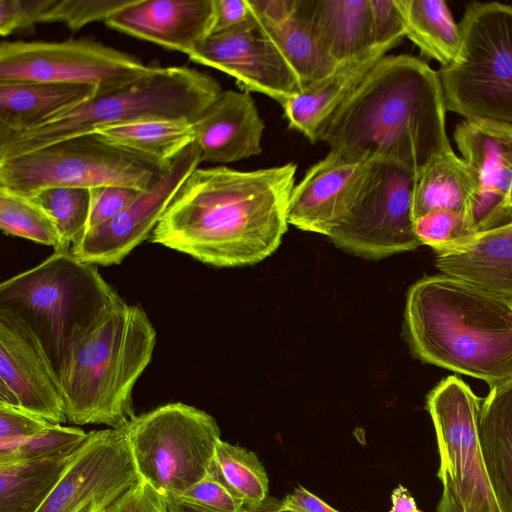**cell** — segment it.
Here are the masks:
<instances>
[{
  "instance_id": "8",
  "label": "cell",
  "mask_w": 512,
  "mask_h": 512,
  "mask_svg": "<svg viewBox=\"0 0 512 512\" xmlns=\"http://www.w3.org/2000/svg\"><path fill=\"white\" fill-rule=\"evenodd\" d=\"M171 162L118 146L97 132L0 161V188L31 197L51 187L122 186L146 191Z\"/></svg>"
},
{
  "instance_id": "34",
  "label": "cell",
  "mask_w": 512,
  "mask_h": 512,
  "mask_svg": "<svg viewBox=\"0 0 512 512\" xmlns=\"http://www.w3.org/2000/svg\"><path fill=\"white\" fill-rule=\"evenodd\" d=\"M136 0H43L39 23L59 22L72 32L84 26L106 21L120 10L131 6Z\"/></svg>"
},
{
  "instance_id": "22",
  "label": "cell",
  "mask_w": 512,
  "mask_h": 512,
  "mask_svg": "<svg viewBox=\"0 0 512 512\" xmlns=\"http://www.w3.org/2000/svg\"><path fill=\"white\" fill-rule=\"evenodd\" d=\"M96 96L97 89L86 84L0 82V134L38 127Z\"/></svg>"
},
{
  "instance_id": "40",
  "label": "cell",
  "mask_w": 512,
  "mask_h": 512,
  "mask_svg": "<svg viewBox=\"0 0 512 512\" xmlns=\"http://www.w3.org/2000/svg\"><path fill=\"white\" fill-rule=\"evenodd\" d=\"M90 189L92 202L87 231L114 218L141 192L122 186H102Z\"/></svg>"
},
{
  "instance_id": "25",
  "label": "cell",
  "mask_w": 512,
  "mask_h": 512,
  "mask_svg": "<svg viewBox=\"0 0 512 512\" xmlns=\"http://www.w3.org/2000/svg\"><path fill=\"white\" fill-rule=\"evenodd\" d=\"M478 434L489 483L500 512H512V380L483 399Z\"/></svg>"
},
{
  "instance_id": "4",
  "label": "cell",
  "mask_w": 512,
  "mask_h": 512,
  "mask_svg": "<svg viewBox=\"0 0 512 512\" xmlns=\"http://www.w3.org/2000/svg\"><path fill=\"white\" fill-rule=\"evenodd\" d=\"M123 301L95 265L70 249L0 285V310L33 334L59 379L84 338Z\"/></svg>"
},
{
  "instance_id": "5",
  "label": "cell",
  "mask_w": 512,
  "mask_h": 512,
  "mask_svg": "<svg viewBox=\"0 0 512 512\" xmlns=\"http://www.w3.org/2000/svg\"><path fill=\"white\" fill-rule=\"evenodd\" d=\"M156 330L139 305L113 308L80 343L60 376L68 422L125 428L133 388L152 359Z\"/></svg>"
},
{
  "instance_id": "11",
  "label": "cell",
  "mask_w": 512,
  "mask_h": 512,
  "mask_svg": "<svg viewBox=\"0 0 512 512\" xmlns=\"http://www.w3.org/2000/svg\"><path fill=\"white\" fill-rule=\"evenodd\" d=\"M416 173L384 159H370L351 210L328 238L362 258L381 259L421 246L413 218Z\"/></svg>"
},
{
  "instance_id": "15",
  "label": "cell",
  "mask_w": 512,
  "mask_h": 512,
  "mask_svg": "<svg viewBox=\"0 0 512 512\" xmlns=\"http://www.w3.org/2000/svg\"><path fill=\"white\" fill-rule=\"evenodd\" d=\"M201 151L194 140L170 163L159 181L138 196L118 215L86 232L72 246V253L92 265H114L145 239L160 221L177 190L201 163Z\"/></svg>"
},
{
  "instance_id": "38",
  "label": "cell",
  "mask_w": 512,
  "mask_h": 512,
  "mask_svg": "<svg viewBox=\"0 0 512 512\" xmlns=\"http://www.w3.org/2000/svg\"><path fill=\"white\" fill-rule=\"evenodd\" d=\"M175 497L210 512H248L242 500L223 480L214 461L201 481Z\"/></svg>"
},
{
  "instance_id": "36",
  "label": "cell",
  "mask_w": 512,
  "mask_h": 512,
  "mask_svg": "<svg viewBox=\"0 0 512 512\" xmlns=\"http://www.w3.org/2000/svg\"><path fill=\"white\" fill-rule=\"evenodd\" d=\"M414 231L421 245L434 251L471 237L465 214L449 210L430 211L414 219Z\"/></svg>"
},
{
  "instance_id": "14",
  "label": "cell",
  "mask_w": 512,
  "mask_h": 512,
  "mask_svg": "<svg viewBox=\"0 0 512 512\" xmlns=\"http://www.w3.org/2000/svg\"><path fill=\"white\" fill-rule=\"evenodd\" d=\"M187 56L234 77L243 91L262 93L280 105L302 91L294 70L254 15L209 35Z\"/></svg>"
},
{
  "instance_id": "20",
  "label": "cell",
  "mask_w": 512,
  "mask_h": 512,
  "mask_svg": "<svg viewBox=\"0 0 512 512\" xmlns=\"http://www.w3.org/2000/svg\"><path fill=\"white\" fill-rule=\"evenodd\" d=\"M192 126L202 162L233 163L262 152L265 126L250 92L222 91Z\"/></svg>"
},
{
  "instance_id": "44",
  "label": "cell",
  "mask_w": 512,
  "mask_h": 512,
  "mask_svg": "<svg viewBox=\"0 0 512 512\" xmlns=\"http://www.w3.org/2000/svg\"><path fill=\"white\" fill-rule=\"evenodd\" d=\"M282 501L294 512H340L303 486L296 487Z\"/></svg>"
},
{
  "instance_id": "41",
  "label": "cell",
  "mask_w": 512,
  "mask_h": 512,
  "mask_svg": "<svg viewBox=\"0 0 512 512\" xmlns=\"http://www.w3.org/2000/svg\"><path fill=\"white\" fill-rule=\"evenodd\" d=\"M102 512H169L166 495L144 481Z\"/></svg>"
},
{
  "instance_id": "31",
  "label": "cell",
  "mask_w": 512,
  "mask_h": 512,
  "mask_svg": "<svg viewBox=\"0 0 512 512\" xmlns=\"http://www.w3.org/2000/svg\"><path fill=\"white\" fill-rule=\"evenodd\" d=\"M214 463L223 480L248 511L269 496L266 469L253 451L221 439L216 446Z\"/></svg>"
},
{
  "instance_id": "16",
  "label": "cell",
  "mask_w": 512,
  "mask_h": 512,
  "mask_svg": "<svg viewBox=\"0 0 512 512\" xmlns=\"http://www.w3.org/2000/svg\"><path fill=\"white\" fill-rule=\"evenodd\" d=\"M0 404L68 422L59 378L33 334L0 310Z\"/></svg>"
},
{
  "instance_id": "10",
  "label": "cell",
  "mask_w": 512,
  "mask_h": 512,
  "mask_svg": "<svg viewBox=\"0 0 512 512\" xmlns=\"http://www.w3.org/2000/svg\"><path fill=\"white\" fill-rule=\"evenodd\" d=\"M483 399L460 378L440 381L427 396L437 439L442 496L438 507L500 512L486 472L478 434Z\"/></svg>"
},
{
  "instance_id": "1",
  "label": "cell",
  "mask_w": 512,
  "mask_h": 512,
  "mask_svg": "<svg viewBox=\"0 0 512 512\" xmlns=\"http://www.w3.org/2000/svg\"><path fill=\"white\" fill-rule=\"evenodd\" d=\"M295 163L238 171L197 168L183 182L150 241L215 267L270 256L287 231Z\"/></svg>"
},
{
  "instance_id": "21",
  "label": "cell",
  "mask_w": 512,
  "mask_h": 512,
  "mask_svg": "<svg viewBox=\"0 0 512 512\" xmlns=\"http://www.w3.org/2000/svg\"><path fill=\"white\" fill-rule=\"evenodd\" d=\"M434 252L442 274L512 302V222Z\"/></svg>"
},
{
  "instance_id": "43",
  "label": "cell",
  "mask_w": 512,
  "mask_h": 512,
  "mask_svg": "<svg viewBox=\"0 0 512 512\" xmlns=\"http://www.w3.org/2000/svg\"><path fill=\"white\" fill-rule=\"evenodd\" d=\"M252 15L249 0H214V22L211 34L231 29L247 21Z\"/></svg>"
},
{
  "instance_id": "32",
  "label": "cell",
  "mask_w": 512,
  "mask_h": 512,
  "mask_svg": "<svg viewBox=\"0 0 512 512\" xmlns=\"http://www.w3.org/2000/svg\"><path fill=\"white\" fill-rule=\"evenodd\" d=\"M0 228L5 234L69 250L48 213L30 198L0 188Z\"/></svg>"
},
{
  "instance_id": "17",
  "label": "cell",
  "mask_w": 512,
  "mask_h": 512,
  "mask_svg": "<svg viewBox=\"0 0 512 512\" xmlns=\"http://www.w3.org/2000/svg\"><path fill=\"white\" fill-rule=\"evenodd\" d=\"M369 162L362 155L330 149L294 185L287 208L288 224L328 237L356 201Z\"/></svg>"
},
{
  "instance_id": "26",
  "label": "cell",
  "mask_w": 512,
  "mask_h": 512,
  "mask_svg": "<svg viewBox=\"0 0 512 512\" xmlns=\"http://www.w3.org/2000/svg\"><path fill=\"white\" fill-rule=\"evenodd\" d=\"M258 21L294 70L302 91L321 82L339 67L318 41L303 0H294L291 10L279 19Z\"/></svg>"
},
{
  "instance_id": "12",
  "label": "cell",
  "mask_w": 512,
  "mask_h": 512,
  "mask_svg": "<svg viewBox=\"0 0 512 512\" xmlns=\"http://www.w3.org/2000/svg\"><path fill=\"white\" fill-rule=\"evenodd\" d=\"M157 66L90 39L61 42L2 41L0 82L92 85L105 95L151 74Z\"/></svg>"
},
{
  "instance_id": "47",
  "label": "cell",
  "mask_w": 512,
  "mask_h": 512,
  "mask_svg": "<svg viewBox=\"0 0 512 512\" xmlns=\"http://www.w3.org/2000/svg\"><path fill=\"white\" fill-rule=\"evenodd\" d=\"M248 512H294L286 508L281 499L268 496L259 506Z\"/></svg>"
},
{
  "instance_id": "18",
  "label": "cell",
  "mask_w": 512,
  "mask_h": 512,
  "mask_svg": "<svg viewBox=\"0 0 512 512\" xmlns=\"http://www.w3.org/2000/svg\"><path fill=\"white\" fill-rule=\"evenodd\" d=\"M461 158L478 182L468 209L480 222L512 212L508 194L512 184V128L478 120H464L454 131Z\"/></svg>"
},
{
  "instance_id": "33",
  "label": "cell",
  "mask_w": 512,
  "mask_h": 512,
  "mask_svg": "<svg viewBox=\"0 0 512 512\" xmlns=\"http://www.w3.org/2000/svg\"><path fill=\"white\" fill-rule=\"evenodd\" d=\"M29 198L52 218L67 246L77 244L84 237L92 202L90 188L51 187Z\"/></svg>"
},
{
  "instance_id": "27",
  "label": "cell",
  "mask_w": 512,
  "mask_h": 512,
  "mask_svg": "<svg viewBox=\"0 0 512 512\" xmlns=\"http://www.w3.org/2000/svg\"><path fill=\"white\" fill-rule=\"evenodd\" d=\"M477 189L476 176L451 149L435 158L416 176L413 218L434 210L465 213Z\"/></svg>"
},
{
  "instance_id": "46",
  "label": "cell",
  "mask_w": 512,
  "mask_h": 512,
  "mask_svg": "<svg viewBox=\"0 0 512 512\" xmlns=\"http://www.w3.org/2000/svg\"><path fill=\"white\" fill-rule=\"evenodd\" d=\"M169 512H210L175 496H166Z\"/></svg>"
},
{
  "instance_id": "29",
  "label": "cell",
  "mask_w": 512,
  "mask_h": 512,
  "mask_svg": "<svg viewBox=\"0 0 512 512\" xmlns=\"http://www.w3.org/2000/svg\"><path fill=\"white\" fill-rule=\"evenodd\" d=\"M405 25V36L422 55L442 67L458 57L461 48L460 26L443 0H396Z\"/></svg>"
},
{
  "instance_id": "19",
  "label": "cell",
  "mask_w": 512,
  "mask_h": 512,
  "mask_svg": "<svg viewBox=\"0 0 512 512\" xmlns=\"http://www.w3.org/2000/svg\"><path fill=\"white\" fill-rule=\"evenodd\" d=\"M214 0H136L104 23L120 33L189 55L212 32Z\"/></svg>"
},
{
  "instance_id": "42",
  "label": "cell",
  "mask_w": 512,
  "mask_h": 512,
  "mask_svg": "<svg viewBox=\"0 0 512 512\" xmlns=\"http://www.w3.org/2000/svg\"><path fill=\"white\" fill-rule=\"evenodd\" d=\"M41 0H0V34L7 36L38 24Z\"/></svg>"
},
{
  "instance_id": "6",
  "label": "cell",
  "mask_w": 512,
  "mask_h": 512,
  "mask_svg": "<svg viewBox=\"0 0 512 512\" xmlns=\"http://www.w3.org/2000/svg\"><path fill=\"white\" fill-rule=\"evenodd\" d=\"M222 88L212 76L183 66L151 74L20 133L0 134V161L67 138L145 120H196Z\"/></svg>"
},
{
  "instance_id": "28",
  "label": "cell",
  "mask_w": 512,
  "mask_h": 512,
  "mask_svg": "<svg viewBox=\"0 0 512 512\" xmlns=\"http://www.w3.org/2000/svg\"><path fill=\"white\" fill-rule=\"evenodd\" d=\"M76 451L55 457L0 463V512H37Z\"/></svg>"
},
{
  "instance_id": "2",
  "label": "cell",
  "mask_w": 512,
  "mask_h": 512,
  "mask_svg": "<svg viewBox=\"0 0 512 512\" xmlns=\"http://www.w3.org/2000/svg\"><path fill=\"white\" fill-rule=\"evenodd\" d=\"M438 72L412 55H385L323 122L315 143L395 162L418 175L451 150Z\"/></svg>"
},
{
  "instance_id": "7",
  "label": "cell",
  "mask_w": 512,
  "mask_h": 512,
  "mask_svg": "<svg viewBox=\"0 0 512 512\" xmlns=\"http://www.w3.org/2000/svg\"><path fill=\"white\" fill-rule=\"evenodd\" d=\"M458 57L438 72L446 109L512 128V6L471 2Z\"/></svg>"
},
{
  "instance_id": "23",
  "label": "cell",
  "mask_w": 512,
  "mask_h": 512,
  "mask_svg": "<svg viewBox=\"0 0 512 512\" xmlns=\"http://www.w3.org/2000/svg\"><path fill=\"white\" fill-rule=\"evenodd\" d=\"M303 4L318 41L338 65L381 49L374 47L370 0H303Z\"/></svg>"
},
{
  "instance_id": "45",
  "label": "cell",
  "mask_w": 512,
  "mask_h": 512,
  "mask_svg": "<svg viewBox=\"0 0 512 512\" xmlns=\"http://www.w3.org/2000/svg\"><path fill=\"white\" fill-rule=\"evenodd\" d=\"M389 512H422L417 508L415 499L407 488L398 485L391 494V509Z\"/></svg>"
},
{
  "instance_id": "3",
  "label": "cell",
  "mask_w": 512,
  "mask_h": 512,
  "mask_svg": "<svg viewBox=\"0 0 512 512\" xmlns=\"http://www.w3.org/2000/svg\"><path fill=\"white\" fill-rule=\"evenodd\" d=\"M405 331L420 360L484 381L512 380V302L437 274L408 290Z\"/></svg>"
},
{
  "instance_id": "24",
  "label": "cell",
  "mask_w": 512,
  "mask_h": 512,
  "mask_svg": "<svg viewBox=\"0 0 512 512\" xmlns=\"http://www.w3.org/2000/svg\"><path fill=\"white\" fill-rule=\"evenodd\" d=\"M388 53L377 49L372 53L339 65L336 71L281 104L284 116L291 129L315 143L317 132L323 122L355 90L374 64Z\"/></svg>"
},
{
  "instance_id": "13",
  "label": "cell",
  "mask_w": 512,
  "mask_h": 512,
  "mask_svg": "<svg viewBox=\"0 0 512 512\" xmlns=\"http://www.w3.org/2000/svg\"><path fill=\"white\" fill-rule=\"evenodd\" d=\"M140 481L125 429L90 431L37 512H102Z\"/></svg>"
},
{
  "instance_id": "30",
  "label": "cell",
  "mask_w": 512,
  "mask_h": 512,
  "mask_svg": "<svg viewBox=\"0 0 512 512\" xmlns=\"http://www.w3.org/2000/svg\"><path fill=\"white\" fill-rule=\"evenodd\" d=\"M110 142L171 162L194 140L192 122L183 119L145 120L96 131Z\"/></svg>"
},
{
  "instance_id": "9",
  "label": "cell",
  "mask_w": 512,
  "mask_h": 512,
  "mask_svg": "<svg viewBox=\"0 0 512 512\" xmlns=\"http://www.w3.org/2000/svg\"><path fill=\"white\" fill-rule=\"evenodd\" d=\"M140 480L181 496L209 472L221 431L207 412L181 402L136 415L124 428Z\"/></svg>"
},
{
  "instance_id": "39",
  "label": "cell",
  "mask_w": 512,
  "mask_h": 512,
  "mask_svg": "<svg viewBox=\"0 0 512 512\" xmlns=\"http://www.w3.org/2000/svg\"><path fill=\"white\" fill-rule=\"evenodd\" d=\"M374 47L391 50L405 37V25L396 0H370Z\"/></svg>"
},
{
  "instance_id": "37",
  "label": "cell",
  "mask_w": 512,
  "mask_h": 512,
  "mask_svg": "<svg viewBox=\"0 0 512 512\" xmlns=\"http://www.w3.org/2000/svg\"><path fill=\"white\" fill-rule=\"evenodd\" d=\"M51 424L54 423L25 410L0 404V463L6 462L24 442Z\"/></svg>"
},
{
  "instance_id": "35",
  "label": "cell",
  "mask_w": 512,
  "mask_h": 512,
  "mask_svg": "<svg viewBox=\"0 0 512 512\" xmlns=\"http://www.w3.org/2000/svg\"><path fill=\"white\" fill-rule=\"evenodd\" d=\"M88 435L89 432L78 427L51 424L24 442L6 462L72 453L78 450Z\"/></svg>"
},
{
  "instance_id": "48",
  "label": "cell",
  "mask_w": 512,
  "mask_h": 512,
  "mask_svg": "<svg viewBox=\"0 0 512 512\" xmlns=\"http://www.w3.org/2000/svg\"><path fill=\"white\" fill-rule=\"evenodd\" d=\"M508 202H509V205L512 209V184H511V187H510V190H509V194H508Z\"/></svg>"
}]
</instances>
